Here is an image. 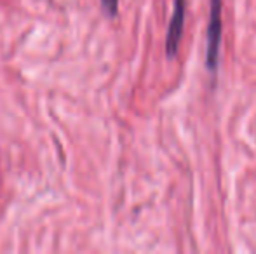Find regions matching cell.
I'll list each match as a JSON object with an SVG mask.
<instances>
[{"label": "cell", "instance_id": "obj_1", "mask_svg": "<svg viewBox=\"0 0 256 254\" xmlns=\"http://www.w3.org/2000/svg\"><path fill=\"white\" fill-rule=\"evenodd\" d=\"M220 44H222V0H211L208 23V49H206V64L211 73L218 68Z\"/></svg>", "mask_w": 256, "mask_h": 254}, {"label": "cell", "instance_id": "obj_2", "mask_svg": "<svg viewBox=\"0 0 256 254\" xmlns=\"http://www.w3.org/2000/svg\"><path fill=\"white\" fill-rule=\"evenodd\" d=\"M185 0H174L172 16L169 21L168 35H166V56L172 58L178 52V45L183 35V24H185Z\"/></svg>", "mask_w": 256, "mask_h": 254}, {"label": "cell", "instance_id": "obj_3", "mask_svg": "<svg viewBox=\"0 0 256 254\" xmlns=\"http://www.w3.org/2000/svg\"><path fill=\"white\" fill-rule=\"evenodd\" d=\"M102 3H103V9L106 10L110 16H115V14H117L118 0H102Z\"/></svg>", "mask_w": 256, "mask_h": 254}]
</instances>
